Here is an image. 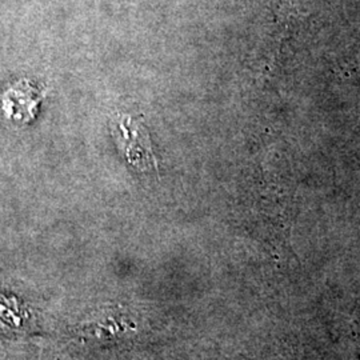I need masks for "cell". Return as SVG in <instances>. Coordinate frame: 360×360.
Listing matches in <instances>:
<instances>
[{"instance_id": "1", "label": "cell", "mask_w": 360, "mask_h": 360, "mask_svg": "<svg viewBox=\"0 0 360 360\" xmlns=\"http://www.w3.org/2000/svg\"><path fill=\"white\" fill-rule=\"evenodd\" d=\"M117 127V142L129 163L142 171L156 169V159L146 129L129 116L123 117Z\"/></svg>"}, {"instance_id": "2", "label": "cell", "mask_w": 360, "mask_h": 360, "mask_svg": "<svg viewBox=\"0 0 360 360\" xmlns=\"http://www.w3.org/2000/svg\"><path fill=\"white\" fill-rule=\"evenodd\" d=\"M40 101L38 90L28 80H22L1 95L0 111L10 120L27 123L37 115Z\"/></svg>"}]
</instances>
